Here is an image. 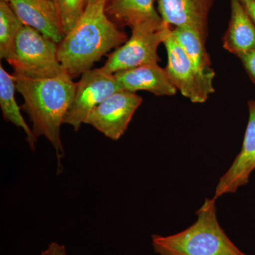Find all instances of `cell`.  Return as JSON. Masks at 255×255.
Returning <instances> with one entry per match:
<instances>
[{"label": "cell", "instance_id": "obj_1", "mask_svg": "<svg viewBox=\"0 0 255 255\" xmlns=\"http://www.w3.org/2000/svg\"><path fill=\"white\" fill-rule=\"evenodd\" d=\"M16 91L23 97L21 109L29 117L35 136L46 137L53 146L58 171L65 152L60 129L75 97L76 83L65 70L55 78L31 79L13 74Z\"/></svg>", "mask_w": 255, "mask_h": 255}, {"label": "cell", "instance_id": "obj_2", "mask_svg": "<svg viewBox=\"0 0 255 255\" xmlns=\"http://www.w3.org/2000/svg\"><path fill=\"white\" fill-rule=\"evenodd\" d=\"M109 1L86 0L81 17L58 44V59L72 78L92 69L104 55L128 40L106 14Z\"/></svg>", "mask_w": 255, "mask_h": 255}, {"label": "cell", "instance_id": "obj_3", "mask_svg": "<svg viewBox=\"0 0 255 255\" xmlns=\"http://www.w3.org/2000/svg\"><path fill=\"white\" fill-rule=\"evenodd\" d=\"M216 199H206L196 212L197 219L182 232L152 235V246L158 255H248L238 248L221 227Z\"/></svg>", "mask_w": 255, "mask_h": 255}, {"label": "cell", "instance_id": "obj_4", "mask_svg": "<svg viewBox=\"0 0 255 255\" xmlns=\"http://www.w3.org/2000/svg\"><path fill=\"white\" fill-rule=\"evenodd\" d=\"M58 43L24 26L16 37L14 58L9 64L16 75L31 79L55 78L65 71L58 59Z\"/></svg>", "mask_w": 255, "mask_h": 255}, {"label": "cell", "instance_id": "obj_5", "mask_svg": "<svg viewBox=\"0 0 255 255\" xmlns=\"http://www.w3.org/2000/svg\"><path fill=\"white\" fill-rule=\"evenodd\" d=\"M130 28V38L109 55L102 67L106 71L114 74L160 61L157 49L168 36L170 26L163 21L140 23Z\"/></svg>", "mask_w": 255, "mask_h": 255}, {"label": "cell", "instance_id": "obj_6", "mask_svg": "<svg viewBox=\"0 0 255 255\" xmlns=\"http://www.w3.org/2000/svg\"><path fill=\"white\" fill-rule=\"evenodd\" d=\"M122 90L114 74L106 71L102 67L87 70L76 83L75 97L63 123L78 131L97 106Z\"/></svg>", "mask_w": 255, "mask_h": 255}, {"label": "cell", "instance_id": "obj_7", "mask_svg": "<svg viewBox=\"0 0 255 255\" xmlns=\"http://www.w3.org/2000/svg\"><path fill=\"white\" fill-rule=\"evenodd\" d=\"M142 102V99L137 94L120 90L97 106L85 124L95 128L112 140H118L127 131Z\"/></svg>", "mask_w": 255, "mask_h": 255}, {"label": "cell", "instance_id": "obj_8", "mask_svg": "<svg viewBox=\"0 0 255 255\" xmlns=\"http://www.w3.org/2000/svg\"><path fill=\"white\" fill-rule=\"evenodd\" d=\"M167 54L165 70L171 81L184 97L193 103H204L214 93L174 38L172 29L163 42Z\"/></svg>", "mask_w": 255, "mask_h": 255}, {"label": "cell", "instance_id": "obj_9", "mask_svg": "<svg viewBox=\"0 0 255 255\" xmlns=\"http://www.w3.org/2000/svg\"><path fill=\"white\" fill-rule=\"evenodd\" d=\"M249 119L241 150L233 164L216 186L214 199L217 200L224 194H234L239 188L248 184L255 170V101L248 102Z\"/></svg>", "mask_w": 255, "mask_h": 255}, {"label": "cell", "instance_id": "obj_10", "mask_svg": "<svg viewBox=\"0 0 255 255\" xmlns=\"http://www.w3.org/2000/svg\"><path fill=\"white\" fill-rule=\"evenodd\" d=\"M14 12L25 26L59 43L65 36L58 3L54 0H11Z\"/></svg>", "mask_w": 255, "mask_h": 255}, {"label": "cell", "instance_id": "obj_11", "mask_svg": "<svg viewBox=\"0 0 255 255\" xmlns=\"http://www.w3.org/2000/svg\"><path fill=\"white\" fill-rule=\"evenodd\" d=\"M214 0H157L159 15L164 23L195 28L206 42L209 16Z\"/></svg>", "mask_w": 255, "mask_h": 255}, {"label": "cell", "instance_id": "obj_12", "mask_svg": "<svg viewBox=\"0 0 255 255\" xmlns=\"http://www.w3.org/2000/svg\"><path fill=\"white\" fill-rule=\"evenodd\" d=\"M122 89L134 92L147 91L156 96H173L177 90L165 68L158 63L145 64L114 73Z\"/></svg>", "mask_w": 255, "mask_h": 255}, {"label": "cell", "instance_id": "obj_13", "mask_svg": "<svg viewBox=\"0 0 255 255\" xmlns=\"http://www.w3.org/2000/svg\"><path fill=\"white\" fill-rule=\"evenodd\" d=\"M223 44L239 58L255 50V25L239 0H231V18Z\"/></svg>", "mask_w": 255, "mask_h": 255}, {"label": "cell", "instance_id": "obj_14", "mask_svg": "<svg viewBox=\"0 0 255 255\" xmlns=\"http://www.w3.org/2000/svg\"><path fill=\"white\" fill-rule=\"evenodd\" d=\"M172 33L189 59L197 69L206 85L214 92L215 71L211 68V58L206 49V42L195 28L189 26H177Z\"/></svg>", "mask_w": 255, "mask_h": 255}, {"label": "cell", "instance_id": "obj_15", "mask_svg": "<svg viewBox=\"0 0 255 255\" xmlns=\"http://www.w3.org/2000/svg\"><path fill=\"white\" fill-rule=\"evenodd\" d=\"M106 12L130 28L140 23L163 22L154 6V0H110Z\"/></svg>", "mask_w": 255, "mask_h": 255}, {"label": "cell", "instance_id": "obj_16", "mask_svg": "<svg viewBox=\"0 0 255 255\" xmlns=\"http://www.w3.org/2000/svg\"><path fill=\"white\" fill-rule=\"evenodd\" d=\"M16 83L13 75H10L0 65V107L3 118L6 122L21 128L26 134V140L32 150L36 149L37 137L30 128L21 113V107L15 99Z\"/></svg>", "mask_w": 255, "mask_h": 255}, {"label": "cell", "instance_id": "obj_17", "mask_svg": "<svg viewBox=\"0 0 255 255\" xmlns=\"http://www.w3.org/2000/svg\"><path fill=\"white\" fill-rule=\"evenodd\" d=\"M9 3L0 1V58L9 63L14 58L16 37L23 26Z\"/></svg>", "mask_w": 255, "mask_h": 255}, {"label": "cell", "instance_id": "obj_18", "mask_svg": "<svg viewBox=\"0 0 255 255\" xmlns=\"http://www.w3.org/2000/svg\"><path fill=\"white\" fill-rule=\"evenodd\" d=\"M60 17L65 35L75 26L85 10L86 0H58Z\"/></svg>", "mask_w": 255, "mask_h": 255}, {"label": "cell", "instance_id": "obj_19", "mask_svg": "<svg viewBox=\"0 0 255 255\" xmlns=\"http://www.w3.org/2000/svg\"><path fill=\"white\" fill-rule=\"evenodd\" d=\"M240 59L248 76L255 85V50L243 55Z\"/></svg>", "mask_w": 255, "mask_h": 255}, {"label": "cell", "instance_id": "obj_20", "mask_svg": "<svg viewBox=\"0 0 255 255\" xmlns=\"http://www.w3.org/2000/svg\"><path fill=\"white\" fill-rule=\"evenodd\" d=\"M239 1L255 25V0H239Z\"/></svg>", "mask_w": 255, "mask_h": 255}, {"label": "cell", "instance_id": "obj_21", "mask_svg": "<svg viewBox=\"0 0 255 255\" xmlns=\"http://www.w3.org/2000/svg\"><path fill=\"white\" fill-rule=\"evenodd\" d=\"M53 243L54 247V255H68L65 246L55 242H53Z\"/></svg>", "mask_w": 255, "mask_h": 255}, {"label": "cell", "instance_id": "obj_22", "mask_svg": "<svg viewBox=\"0 0 255 255\" xmlns=\"http://www.w3.org/2000/svg\"><path fill=\"white\" fill-rule=\"evenodd\" d=\"M40 255H54V247H53V243H50L48 247H47L46 249L42 251Z\"/></svg>", "mask_w": 255, "mask_h": 255}, {"label": "cell", "instance_id": "obj_23", "mask_svg": "<svg viewBox=\"0 0 255 255\" xmlns=\"http://www.w3.org/2000/svg\"><path fill=\"white\" fill-rule=\"evenodd\" d=\"M0 1H3V2L10 3L11 0H0Z\"/></svg>", "mask_w": 255, "mask_h": 255}, {"label": "cell", "instance_id": "obj_24", "mask_svg": "<svg viewBox=\"0 0 255 255\" xmlns=\"http://www.w3.org/2000/svg\"><path fill=\"white\" fill-rule=\"evenodd\" d=\"M54 1H56V2H57V1H58V0H54Z\"/></svg>", "mask_w": 255, "mask_h": 255}]
</instances>
